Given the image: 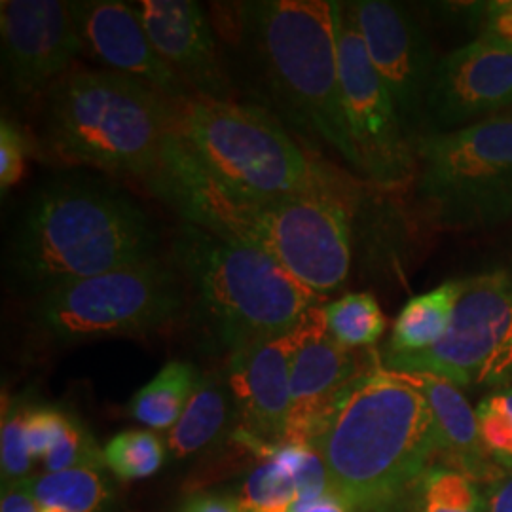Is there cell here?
Instances as JSON below:
<instances>
[{
	"instance_id": "obj_28",
	"label": "cell",
	"mask_w": 512,
	"mask_h": 512,
	"mask_svg": "<svg viewBox=\"0 0 512 512\" xmlns=\"http://www.w3.org/2000/svg\"><path fill=\"white\" fill-rule=\"evenodd\" d=\"M475 412L488 458L503 475H512V385L490 391Z\"/></svg>"
},
{
	"instance_id": "obj_3",
	"label": "cell",
	"mask_w": 512,
	"mask_h": 512,
	"mask_svg": "<svg viewBox=\"0 0 512 512\" xmlns=\"http://www.w3.org/2000/svg\"><path fill=\"white\" fill-rule=\"evenodd\" d=\"M147 211L116 186L93 179L46 184L27 203L8 245V272L42 296L76 281L158 256Z\"/></svg>"
},
{
	"instance_id": "obj_24",
	"label": "cell",
	"mask_w": 512,
	"mask_h": 512,
	"mask_svg": "<svg viewBox=\"0 0 512 512\" xmlns=\"http://www.w3.org/2000/svg\"><path fill=\"white\" fill-rule=\"evenodd\" d=\"M31 495L42 507L63 512H99L109 499L107 480L99 469L73 467L25 480Z\"/></svg>"
},
{
	"instance_id": "obj_31",
	"label": "cell",
	"mask_w": 512,
	"mask_h": 512,
	"mask_svg": "<svg viewBox=\"0 0 512 512\" xmlns=\"http://www.w3.org/2000/svg\"><path fill=\"white\" fill-rule=\"evenodd\" d=\"M69 412L55 406H29L25 416V437L33 459H44L52 450Z\"/></svg>"
},
{
	"instance_id": "obj_5",
	"label": "cell",
	"mask_w": 512,
	"mask_h": 512,
	"mask_svg": "<svg viewBox=\"0 0 512 512\" xmlns=\"http://www.w3.org/2000/svg\"><path fill=\"white\" fill-rule=\"evenodd\" d=\"M239 14L279 109L359 169L344 110L334 2L260 0L241 4Z\"/></svg>"
},
{
	"instance_id": "obj_25",
	"label": "cell",
	"mask_w": 512,
	"mask_h": 512,
	"mask_svg": "<svg viewBox=\"0 0 512 512\" xmlns=\"http://www.w3.org/2000/svg\"><path fill=\"white\" fill-rule=\"evenodd\" d=\"M414 512H488L475 478L448 465H431L410 490Z\"/></svg>"
},
{
	"instance_id": "obj_16",
	"label": "cell",
	"mask_w": 512,
	"mask_h": 512,
	"mask_svg": "<svg viewBox=\"0 0 512 512\" xmlns=\"http://www.w3.org/2000/svg\"><path fill=\"white\" fill-rule=\"evenodd\" d=\"M84 52L112 73L141 80L171 101L192 93L156 52L135 6L120 0L71 2Z\"/></svg>"
},
{
	"instance_id": "obj_30",
	"label": "cell",
	"mask_w": 512,
	"mask_h": 512,
	"mask_svg": "<svg viewBox=\"0 0 512 512\" xmlns=\"http://www.w3.org/2000/svg\"><path fill=\"white\" fill-rule=\"evenodd\" d=\"M42 461L46 473H57L73 467L101 469L105 465V456L84 423L69 414L61 435Z\"/></svg>"
},
{
	"instance_id": "obj_6",
	"label": "cell",
	"mask_w": 512,
	"mask_h": 512,
	"mask_svg": "<svg viewBox=\"0 0 512 512\" xmlns=\"http://www.w3.org/2000/svg\"><path fill=\"white\" fill-rule=\"evenodd\" d=\"M171 133L209 175L249 198L302 196L344 179L256 105L190 95L175 101Z\"/></svg>"
},
{
	"instance_id": "obj_23",
	"label": "cell",
	"mask_w": 512,
	"mask_h": 512,
	"mask_svg": "<svg viewBox=\"0 0 512 512\" xmlns=\"http://www.w3.org/2000/svg\"><path fill=\"white\" fill-rule=\"evenodd\" d=\"M228 418L226 393L217 380L203 376L179 421L167 433V450L184 458L217 439Z\"/></svg>"
},
{
	"instance_id": "obj_18",
	"label": "cell",
	"mask_w": 512,
	"mask_h": 512,
	"mask_svg": "<svg viewBox=\"0 0 512 512\" xmlns=\"http://www.w3.org/2000/svg\"><path fill=\"white\" fill-rule=\"evenodd\" d=\"M294 334L256 340L234 349L228 387L245 435L264 444L287 440L291 416V361Z\"/></svg>"
},
{
	"instance_id": "obj_1",
	"label": "cell",
	"mask_w": 512,
	"mask_h": 512,
	"mask_svg": "<svg viewBox=\"0 0 512 512\" xmlns=\"http://www.w3.org/2000/svg\"><path fill=\"white\" fill-rule=\"evenodd\" d=\"M147 184L186 224L272 256L323 298L348 279L355 188L346 177L302 196L249 198L209 175L171 133Z\"/></svg>"
},
{
	"instance_id": "obj_7",
	"label": "cell",
	"mask_w": 512,
	"mask_h": 512,
	"mask_svg": "<svg viewBox=\"0 0 512 512\" xmlns=\"http://www.w3.org/2000/svg\"><path fill=\"white\" fill-rule=\"evenodd\" d=\"M173 266L192 287L217 340L230 351L293 332L304 313L325 300L272 256L186 222L173 241Z\"/></svg>"
},
{
	"instance_id": "obj_27",
	"label": "cell",
	"mask_w": 512,
	"mask_h": 512,
	"mask_svg": "<svg viewBox=\"0 0 512 512\" xmlns=\"http://www.w3.org/2000/svg\"><path fill=\"white\" fill-rule=\"evenodd\" d=\"M103 456L105 465L120 480H141L164 465L165 446L152 431L129 429L109 440Z\"/></svg>"
},
{
	"instance_id": "obj_8",
	"label": "cell",
	"mask_w": 512,
	"mask_h": 512,
	"mask_svg": "<svg viewBox=\"0 0 512 512\" xmlns=\"http://www.w3.org/2000/svg\"><path fill=\"white\" fill-rule=\"evenodd\" d=\"M418 194L450 230H486L512 219V114L414 141Z\"/></svg>"
},
{
	"instance_id": "obj_2",
	"label": "cell",
	"mask_w": 512,
	"mask_h": 512,
	"mask_svg": "<svg viewBox=\"0 0 512 512\" xmlns=\"http://www.w3.org/2000/svg\"><path fill=\"white\" fill-rule=\"evenodd\" d=\"M330 492L353 512H384L410 492L437 456L423 395L384 363L349 387L311 439Z\"/></svg>"
},
{
	"instance_id": "obj_10",
	"label": "cell",
	"mask_w": 512,
	"mask_h": 512,
	"mask_svg": "<svg viewBox=\"0 0 512 512\" xmlns=\"http://www.w3.org/2000/svg\"><path fill=\"white\" fill-rule=\"evenodd\" d=\"M463 283L444 340L412 355L385 353L387 370L437 374L459 387H511L512 268L471 275Z\"/></svg>"
},
{
	"instance_id": "obj_19",
	"label": "cell",
	"mask_w": 512,
	"mask_h": 512,
	"mask_svg": "<svg viewBox=\"0 0 512 512\" xmlns=\"http://www.w3.org/2000/svg\"><path fill=\"white\" fill-rule=\"evenodd\" d=\"M397 374L423 395L433 418L437 456L444 459L448 467L459 469L475 478L478 484L486 482L488 486L503 476L482 446L475 408L459 385L427 372Z\"/></svg>"
},
{
	"instance_id": "obj_13",
	"label": "cell",
	"mask_w": 512,
	"mask_h": 512,
	"mask_svg": "<svg viewBox=\"0 0 512 512\" xmlns=\"http://www.w3.org/2000/svg\"><path fill=\"white\" fill-rule=\"evenodd\" d=\"M291 416L285 442L310 446L344 393L382 359L370 349L344 348L329 330L323 306H313L294 327Z\"/></svg>"
},
{
	"instance_id": "obj_9",
	"label": "cell",
	"mask_w": 512,
	"mask_h": 512,
	"mask_svg": "<svg viewBox=\"0 0 512 512\" xmlns=\"http://www.w3.org/2000/svg\"><path fill=\"white\" fill-rule=\"evenodd\" d=\"M184 310L183 275L160 256L128 264L38 296L37 325L61 342L147 336Z\"/></svg>"
},
{
	"instance_id": "obj_26",
	"label": "cell",
	"mask_w": 512,
	"mask_h": 512,
	"mask_svg": "<svg viewBox=\"0 0 512 512\" xmlns=\"http://www.w3.org/2000/svg\"><path fill=\"white\" fill-rule=\"evenodd\" d=\"M323 310L332 336L344 348L370 349L387 327L384 311L372 294L349 293L323 306Z\"/></svg>"
},
{
	"instance_id": "obj_4",
	"label": "cell",
	"mask_w": 512,
	"mask_h": 512,
	"mask_svg": "<svg viewBox=\"0 0 512 512\" xmlns=\"http://www.w3.org/2000/svg\"><path fill=\"white\" fill-rule=\"evenodd\" d=\"M175 101L112 71L63 74L46 92L44 135L55 158L148 179L162 164Z\"/></svg>"
},
{
	"instance_id": "obj_32",
	"label": "cell",
	"mask_w": 512,
	"mask_h": 512,
	"mask_svg": "<svg viewBox=\"0 0 512 512\" xmlns=\"http://www.w3.org/2000/svg\"><path fill=\"white\" fill-rule=\"evenodd\" d=\"M29 143L18 124L6 116L0 122V188L8 192L25 173Z\"/></svg>"
},
{
	"instance_id": "obj_17",
	"label": "cell",
	"mask_w": 512,
	"mask_h": 512,
	"mask_svg": "<svg viewBox=\"0 0 512 512\" xmlns=\"http://www.w3.org/2000/svg\"><path fill=\"white\" fill-rule=\"evenodd\" d=\"M135 8L156 52L192 95L232 101L213 25L198 2L143 0Z\"/></svg>"
},
{
	"instance_id": "obj_20",
	"label": "cell",
	"mask_w": 512,
	"mask_h": 512,
	"mask_svg": "<svg viewBox=\"0 0 512 512\" xmlns=\"http://www.w3.org/2000/svg\"><path fill=\"white\" fill-rule=\"evenodd\" d=\"M245 444L258 454V465L239 486L243 512H294L298 503V478L294 471L296 442L264 444L243 433Z\"/></svg>"
},
{
	"instance_id": "obj_22",
	"label": "cell",
	"mask_w": 512,
	"mask_h": 512,
	"mask_svg": "<svg viewBox=\"0 0 512 512\" xmlns=\"http://www.w3.org/2000/svg\"><path fill=\"white\" fill-rule=\"evenodd\" d=\"M202 380L192 363L171 361L129 401L131 418L150 429H171Z\"/></svg>"
},
{
	"instance_id": "obj_14",
	"label": "cell",
	"mask_w": 512,
	"mask_h": 512,
	"mask_svg": "<svg viewBox=\"0 0 512 512\" xmlns=\"http://www.w3.org/2000/svg\"><path fill=\"white\" fill-rule=\"evenodd\" d=\"M512 110V48L475 38L439 59L423 133H444Z\"/></svg>"
},
{
	"instance_id": "obj_33",
	"label": "cell",
	"mask_w": 512,
	"mask_h": 512,
	"mask_svg": "<svg viewBox=\"0 0 512 512\" xmlns=\"http://www.w3.org/2000/svg\"><path fill=\"white\" fill-rule=\"evenodd\" d=\"M478 33L476 38L512 48V0L471 4Z\"/></svg>"
},
{
	"instance_id": "obj_12",
	"label": "cell",
	"mask_w": 512,
	"mask_h": 512,
	"mask_svg": "<svg viewBox=\"0 0 512 512\" xmlns=\"http://www.w3.org/2000/svg\"><path fill=\"white\" fill-rule=\"evenodd\" d=\"M346 6L374 71L391 93L404 129L414 141L423 133L425 99L439 63L431 38L399 2L355 0Z\"/></svg>"
},
{
	"instance_id": "obj_21",
	"label": "cell",
	"mask_w": 512,
	"mask_h": 512,
	"mask_svg": "<svg viewBox=\"0 0 512 512\" xmlns=\"http://www.w3.org/2000/svg\"><path fill=\"white\" fill-rule=\"evenodd\" d=\"M463 291V279H450L429 293L410 298L393 325L385 353L412 355L435 348L452 327Z\"/></svg>"
},
{
	"instance_id": "obj_11",
	"label": "cell",
	"mask_w": 512,
	"mask_h": 512,
	"mask_svg": "<svg viewBox=\"0 0 512 512\" xmlns=\"http://www.w3.org/2000/svg\"><path fill=\"white\" fill-rule=\"evenodd\" d=\"M340 80L359 173L382 188H403L418 175L412 141L391 93L374 71L346 2H334Z\"/></svg>"
},
{
	"instance_id": "obj_35",
	"label": "cell",
	"mask_w": 512,
	"mask_h": 512,
	"mask_svg": "<svg viewBox=\"0 0 512 512\" xmlns=\"http://www.w3.org/2000/svg\"><path fill=\"white\" fill-rule=\"evenodd\" d=\"M179 512H243L234 497L200 494L186 499Z\"/></svg>"
},
{
	"instance_id": "obj_34",
	"label": "cell",
	"mask_w": 512,
	"mask_h": 512,
	"mask_svg": "<svg viewBox=\"0 0 512 512\" xmlns=\"http://www.w3.org/2000/svg\"><path fill=\"white\" fill-rule=\"evenodd\" d=\"M42 505H38L35 497L29 492L27 484H14L2 486V503L0 512H40Z\"/></svg>"
},
{
	"instance_id": "obj_29",
	"label": "cell",
	"mask_w": 512,
	"mask_h": 512,
	"mask_svg": "<svg viewBox=\"0 0 512 512\" xmlns=\"http://www.w3.org/2000/svg\"><path fill=\"white\" fill-rule=\"evenodd\" d=\"M27 404L21 399H10L2 406V429H0V463H2V486H14L27 480L31 469V454L25 437Z\"/></svg>"
},
{
	"instance_id": "obj_36",
	"label": "cell",
	"mask_w": 512,
	"mask_h": 512,
	"mask_svg": "<svg viewBox=\"0 0 512 512\" xmlns=\"http://www.w3.org/2000/svg\"><path fill=\"white\" fill-rule=\"evenodd\" d=\"M488 512H512V475L497 478L486 488Z\"/></svg>"
},
{
	"instance_id": "obj_37",
	"label": "cell",
	"mask_w": 512,
	"mask_h": 512,
	"mask_svg": "<svg viewBox=\"0 0 512 512\" xmlns=\"http://www.w3.org/2000/svg\"><path fill=\"white\" fill-rule=\"evenodd\" d=\"M304 512H353L349 511L344 503H340L336 497H330L327 501H321L317 505H313L311 509Z\"/></svg>"
},
{
	"instance_id": "obj_15",
	"label": "cell",
	"mask_w": 512,
	"mask_h": 512,
	"mask_svg": "<svg viewBox=\"0 0 512 512\" xmlns=\"http://www.w3.org/2000/svg\"><path fill=\"white\" fill-rule=\"evenodd\" d=\"M2 63L18 95L50 88L84 52L71 2L2 0Z\"/></svg>"
},
{
	"instance_id": "obj_38",
	"label": "cell",
	"mask_w": 512,
	"mask_h": 512,
	"mask_svg": "<svg viewBox=\"0 0 512 512\" xmlns=\"http://www.w3.org/2000/svg\"><path fill=\"white\" fill-rule=\"evenodd\" d=\"M40 512H63L61 509H55V507H42Z\"/></svg>"
}]
</instances>
